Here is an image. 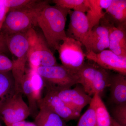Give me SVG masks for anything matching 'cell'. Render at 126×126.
<instances>
[{"label": "cell", "mask_w": 126, "mask_h": 126, "mask_svg": "<svg viewBox=\"0 0 126 126\" xmlns=\"http://www.w3.org/2000/svg\"><path fill=\"white\" fill-rule=\"evenodd\" d=\"M37 72L42 77L47 90L70 88L79 83L77 72L62 65L40 66Z\"/></svg>", "instance_id": "4"}, {"label": "cell", "mask_w": 126, "mask_h": 126, "mask_svg": "<svg viewBox=\"0 0 126 126\" xmlns=\"http://www.w3.org/2000/svg\"><path fill=\"white\" fill-rule=\"evenodd\" d=\"M76 126H98L94 110L89 105V107L81 116Z\"/></svg>", "instance_id": "25"}, {"label": "cell", "mask_w": 126, "mask_h": 126, "mask_svg": "<svg viewBox=\"0 0 126 126\" xmlns=\"http://www.w3.org/2000/svg\"><path fill=\"white\" fill-rule=\"evenodd\" d=\"M86 58L106 70H111L124 75H126V58H122L110 50L98 53L87 52Z\"/></svg>", "instance_id": "9"}, {"label": "cell", "mask_w": 126, "mask_h": 126, "mask_svg": "<svg viewBox=\"0 0 126 126\" xmlns=\"http://www.w3.org/2000/svg\"><path fill=\"white\" fill-rule=\"evenodd\" d=\"M43 2L34 8L10 10L1 29L4 32L1 33L4 36H9L26 32L38 26L37 14Z\"/></svg>", "instance_id": "5"}, {"label": "cell", "mask_w": 126, "mask_h": 126, "mask_svg": "<svg viewBox=\"0 0 126 126\" xmlns=\"http://www.w3.org/2000/svg\"><path fill=\"white\" fill-rule=\"evenodd\" d=\"M113 21L117 25L126 23V0H112L111 5L106 10Z\"/></svg>", "instance_id": "20"}, {"label": "cell", "mask_w": 126, "mask_h": 126, "mask_svg": "<svg viewBox=\"0 0 126 126\" xmlns=\"http://www.w3.org/2000/svg\"><path fill=\"white\" fill-rule=\"evenodd\" d=\"M87 52L98 53L109 48V31L103 25H98L92 29L82 43Z\"/></svg>", "instance_id": "12"}, {"label": "cell", "mask_w": 126, "mask_h": 126, "mask_svg": "<svg viewBox=\"0 0 126 126\" xmlns=\"http://www.w3.org/2000/svg\"><path fill=\"white\" fill-rule=\"evenodd\" d=\"M22 93H17L0 110V118L6 125L24 121L30 115L29 106L23 99Z\"/></svg>", "instance_id": "7"}, {"label": "cell", "mask_w": 126, "mask_h": 126, "mask_svg": "<svg viewBox=\"0 0 126 126\" xmlns=\"http://www.w3.org/2000/svg\"><path fill=\"white\" fill-rule=\"evenodd\" d=\"M21 87L22 93L26 96L28 99L31 115L35 118L38 112L39 108L37 101L34 96L29 75L27 72L26 73L25 72L23 77Z\"/></svg>", "instance_id": "21"}, {"label": "cell", "mask_w": 126, "mask_h": 126, "mask_svg": "<svg viewBox=\"0 0 126 126\" xmlns=\"http://www.w3.org/2000/svg\"><path fill=\"white\" fill-rule=\"evenodd\" d=\"M70 22L67 30V37L82 43L90 32L89 24L85 13L70 10Z\"/></svg>", "instance_id": "13"}, {"label": "cell", "mask_w": 126, "mask_h": 126, "mask_svg": "<svg viewBox=\"0 0 126 126\" xmlns=\"http://www.w3.org/2000/svg\"><path fill=\"white\" fill-rule=\"evenodd\" d=\"M69 9L51 6L44 1L37 14V25L43 31L44 37L50 48L59 49L60 42L67 37L65 26Z\"/></svg>", "instance_id": "1"}, {"label": "cell", "mask_w": 126, "mask_h": 126, "mask_svg": "<svg viewBox=\"0 0 126 126\" xmlns=\"http://www.w3.org/2000/svg\"><path fill=\"white\" fill-rule=\"evenodd\" d=\"M0 126H1V125L0 124Z\"/></svg>", "instance_id": "32"}, {"label": "cell", "mask_w": 126, "mask_h": 126, "mask_svg": "<svg viewBox=\"0 0 126 126\" xmlns=\"http://www.w3.org/2000/svg\"><path fill=\"white\" fill-rule=\"evenodd\" d=\"M102 22L108 30L109 48L120 57L126 58V24L115 26L108 19L103 18Z\"/></svg>", "instance_id": "10"}, {"label": "cell", "mask_w": 126, "mask_h": 126, "mask_svg": "<svg viewBox=\"0 0 126 126\" xmlns=\"http://www.w3.org/2000/svg\"><path fill=\"white\" fill-rule=\"evenodd\" d=\"M38 108H45L56 113L64 121L74 120L80 116L70 106L62 100L53 91L47 90L45 96L37 102Z\"/></svg>", "instance_id": "8"}, {"label": "cell", "mask_w": 126, "mask_h": 126, "mask_svg": "<svg viewBox=\"0 0 126 126\" xmlns=\"http://www.w3.org/2000/svg\"><path fill=\"white\" fill-rule=\"evenodd\" d=\"M89 105L94 109L98 126H112V117L101 96L94 94Z\"/></svg>", "instance_id": "17"}, {"label": "cell", "mask_w": 126, "mask_h": 126, "mask_svg": "<svg viewBox=\"0 0 126 126\" xmlns=\"http://www.w3.org/2000/svg\"><path fill=\"white\" fill-rule=\"evenodd\" d=\"M27 31L5 36L9 51L15 56L12 72L17 93H22L21 83L26 72L30 40Z\"/></svg>", "instance_id": "2"}, {"label": "cell", "mask_w": 126, "mask_h": 126, "mask_svg": "<svg viewBox=\"0 0 126 126\" xmlns=\"http://www.w3.org/2000/svg\"><path fill=\"white\" fill-rule=\"evenodd\" d=\"M112 126H123L118 123L112 117Z\"/></svg>", "instance_id": "31"}, {"label": "cell", "mask_w": 126, "mask_h": 126, "mask_svg": "<svg viewBox=\"0 0 126 126\" xmlns=\"http://www.w3.org/2000/svg\"><path fill=\"white\" fill-rule=\"evenodd\" d=\"M55 5L64 9H73L85 13L89 9L88 0H54Z\"/></svg>", "instance_id": "22"}, {"label": "cell", "mask_w": 126, "mask_h": 126, "mask_svg": "<svg viewBox=\"0 0 126 126\" xmlns=\"http://www.w3.org/2000/svg\"><path fill=\"white\" fill-rule=\"evenodd\" d=\"M29 75L34 96L37 102L42 98L41 93L45 87L44 82L37 70L30 69L27 72Z\"/></svg>", "instance_id": "23"}, {"label": "cell", "mask_w": 126, "mask_h": 126, "mask_svg": "<svg viewBox=\"0 0 126 126\" xmlns=\"http://www.w3.org/2000/svg\"><path fill=\"white\" fill-rule=\"evenodd\" d=\"M13 62L7 56L0 53V72H10L13 68Z\"/></svg>", "instance_id": "27"}, {"label": "cell", "mask_w": 126, "mask_h": 126, "mask_svg": "<svg viewBox=\"0 0 126 126\" xmlns=\"http://www.w3.org/2000/svg\"><path fill=\"white\" fill-rule=\"evenodd\" d=\"M4 1L10 10L34 8L41 1L34 0H4Z\"/></svg>", "instance_id": "24"}, {"label": "cell", "mask_w": 126, "mask_h": 126, "mask_svg": "<svg viewBox=\"0 0 126 126\" xmlns=\"http://www.w3.org/2000/svg\"><path fill=\"white\" fill-rule=\"evenodd\" d=\"M109 87L111 99L115 104L126 103V75L111 74Z\"/></svg>", "instance_id": "15"}, {"label": "cell", "mask_w": 126, "mask_h": 126, "mask_svg": "<svg viewBox=\"0 0 126 126\" xmlns=\"http://www.w3.org/2000/svg\"><path fill=\"white\" fill-rule=\"evenodd\" d=\"M35 117V123L38 126H68L58 115L49 109L40 107Z\"/></svg>", "instance_id": "18"}, {"label": "cell", "mask_w": 126, "mask_h": 126, "mask_svg": "<svg viewBox=\"0 0 126 126\" xmlns=\"http://www.w3.org/2000/svg\"><path fill=\"white\" fill-rule=\"evenodd\" d=\"M16 93L12 74L9 72H0V110Z\"/></svg>", "instance_id": "16"}, {"label": "cell", "mask_w": 126, "mask_h": 126, "mask_svg": "<svg viewBox=\"0 0 126 126\" xmlns=\"http://www.w3.org/2000/svg\"><path fill=\"white\" fill-rule=\"evenodd\" d=\"M7 126H38L35 123L25 121L18 122L16 123H13L6 125Z\"/></svg>", "instance_id": "30"}, {"label": "cell", "mask_w": 126, "mask_h": 126, "mask_svg": "<svg viewBox=\"0 0 126 126\" xmlns=\"http://www.w3.org/2000/svg\"><path fill=\"white\" fill-rule=\"evenodd\" d=\"M9 50L5 36L0 33V53H7Z\"/></svg>", "instance_id": "29"}, {"label": "cell", "mask_w": 126, "mask_h": 126, "mask_svg": "<svg viewBox=\"0 0 126 126\" xmlns=\"http://www.w3.org/2000/svg\"><path fill=\"white\" fill-rule=\"evenodd\" d=\"M112 0H88L89 9L86 14L89 24V30L99 25L100 21L106 15V10L110 6Z\"/></svg>", "instance_id": "14"}, {"label": "cell", "mask_w": 126, "mask_h": 126, "mask_svg": "<svg viewBox=\"0 0 126 126\" xmlns=\"http://www.w3.org/2000/svg\"><path fill=\"white\" fill-rule=\"evenodd\" d=\"M10 9L5 4L4 0H0V33L2 26Z\"/></svg>", "instance_id": "28"}, {"label": "cell", "mask_w": 126, "mask_h": 126, "mask_svg": "<svg viewBox=\"0 0 126 126\" xmlns=\"http://www.w3.org/2000/svg\"><path fill=\"white\" fill-rule=\"evenodd\" d=\"M53 91L64 102L77 112L81 113L84 108L90 104L92 97L87 94L82 86Z\"/></svg>", "instance_id": "11"}, {"label": "cell", "mask_w": 126, "mask_h": 126, "mask_svg": "<svg viewBox=\"0 0 126 126\" xmlns=\"http://www.w3.org/2000/svg\"><path fill=\"white\" fill-rule=\"evenodd\" d=\"M35 39L38 52L40 58V66H51L57 65L56 58L45 38L36 33Z\"/></svg>", "instance_id": "19"}, {"label": "cell", "mask_w": 126, "mask_h": 126, "mask_svg": "<svg viewBox=\"0 0 126 126\" xmlns=\"http://www.w3.org/2000/svg\"><path fill=\"white\" fill-rule=\"evenodd\" d=\"M82 45L78 41L67 36L58 50L62 65L77 73L85 63Z\"/></svg>", "instance_id": "6"}, {"label": "cell", "mask_w": 126, "mask_h": 126, "mask_svg": "<svg viewBox=\"0 0 126 126\" xmlns=\"http://www.w3.org/2000/svg\"><path fill=\"white\" fill-rule=\"evenodd\" d=\"M112 112V118L122 126H126V103L116 104Z\"/></svg>", "instance_id": "26"}, {"label": "cell", "mask_w": 126, "mask_h": 126, "mask_svg": "<svg viewBox=\"0 0 126 126\" xmlns=\"http://www.w3.org/2000/svg\"><path fill=\"white\" fill-rule=\"evenodd\" d=\"M77 73L79 83L90 96L96 94L101 96L109 87L111 74L95 63H84Z\"/></svg>", "instance_id": "3"}]
</instances>
